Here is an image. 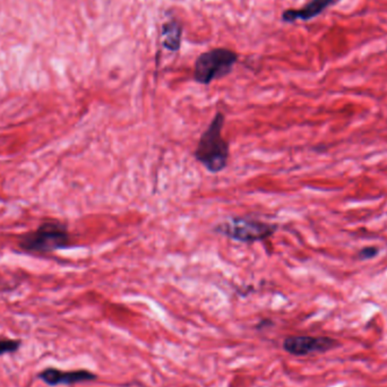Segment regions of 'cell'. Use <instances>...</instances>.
Returning <instances> with one entry per match:
<instances>
[{
    "instance_id": "obj_8",
    "label": "cell",
    "mask_w": 387,
    "mask_h": 387,
    "mask_svg": "<svg viewBox=\"0 0 387 387\" xmlns=\"http://www.w3.org/2000/svg\"><path fill=\"white\" fill-rule=\"evenodd\" d=\"M183 26L175 20L169 21L162 28L164 48L170 51H178L181 45Z\"/></svg>"
},
{
    "instance_id": "obj_9",
    "label": "cell",
    "mask_w": 387,
    "mask_h": 387,
    "mask_svg": "<svg viewBox=\"0 0 387 387\" xmlns=\"http://www.w3.org/2000/svg\"><path fill=\"white\" fill-rule=\"evenodd\" d=\"M21 347L20 340H1L0 341V356L16 352Z\"/></svg>"
},
{
    "instance_id": "obj_1",
    "label": "cell",
    "mask_w": 387,
    "mask_h": 387,
    "mask_svg": "<svg viewBox=\"0 0 387 387\" xmlns=\"http://www.w3.org/2000/svg\"><path fill=\"white\" fill-rule=\"evenodd\" d=\"M226 117L216 112L198 141L194 158L211 173L224 171L229 162V143L224 136Z\"/></svg>"
},
{
    "instance_id": "obj_7",
    "label": "cell",
    "mask_w": 387,
    "mask_h": 387,
    "mask_svg": "<svg viewBox=\"0 0 387 387\" xmlns=\"http://www.w3.org/2000/svg\"><path fill=\"white\" fill-rule=\"evenodd\" d=\"M341 0H311L300 9H288L282 13V21L286 23H294L297 21L313 20L322 14L328 7L335 5Z\"/></svg>"
},
{
    "instance_id": "obj_3",
    "label": "cell",
    "mask_w": 387,
    "mask_h": 387,
    "mask_svg": "<svg viewBox=\"0 0 387 387\" xmlns=\"http://www.w3.org/2000/svg\"><path fill=\"white\" fill-rule=\"evenodd\" d=\"M238 54L226 48H215L198 56L194 66V79L198 84L209 85L231 73L238 62Z\"/></svg>"
},
{
    "instance_id": "obj_5",
    "label": "cell",
    "mask_w": 387,
    "mask_h": 387,
    "mask_svg": "<svg viewBox=\"0 0 387 387\" xmlns=\"http://www.w3.org/2000/svg\"><path fill=\"white\" fill-rule=\"evenodd\" d=\"M337 345V341L331 337H315L307 335L289 337L283 342V349L288 354L303 357L315 352H326Z\"/></svg>"
},
{
    "instance_id": "obj_2",
    "label": "cell",
    "mask_w": 387,
    "mask_h": 387,
    "mask_svg": "<svg viewBox=\"0 0 387 387\" xmlns=\"http://www.w3.org/2000/svg\"><path fill=\"white\" fill-rule=\"evenodd\" d=\"M71 243V235L66 224L54 220L45 221L37 229L22 236L18 246L31 254H49L67 248Z\"/></svg>"
},
{
    "instance_id": "obj_4",
    "label": "cell",
    "mask_w": 387,
    "mask_h": 387,
    "mask_svg": "<svg viewBox=\"0 0 387 387\" xmlns=\"http://www.w3.org/2000/svg\"><path fill=\"white\" fill-rule=\"evenodd\" d=\"M277 229V224L263 222L258 219L237 216L220 222L218 226H214L213 231L229 238L231 241L254 243L267 241L275 235Z\"/></svg>"
},
{
    "instance_id": "obj_10",
    "label": "cell",
    "mask_w": 387,
    "mask_h": 387,
    "mask_svg": "<svg viewBox=\"0 0 387 387\" xmlns=\"http://www.w3.org/2000/svg\"><path fill=\"white\" fill-rule=\"evenodd\" d=\"M377 254H379V249L375 247H367V248L362 249L359 256L362 260H368V258H375Z\"/></svg>"
},
{
    "instance_id": "obj_6",
    "label": "cell",
    "mask_w": 387,
    "mask_h": 387,
    "mask_svg": "<svg viewBox=\"0 0 387 387\" xmlns=\"http://www.w3.org/2000/svg\"><path fill=\"white\" fill-rule=\"evenodd\" d=\"M41 381L49 386L58 385H73L79 383L92 382L96 379V374L81 369V371H62L57 368H47L37 375Z\"/></svg>"
}]
</instances>
